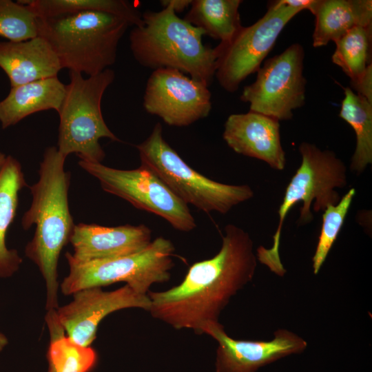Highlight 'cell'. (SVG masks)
Segmentation results:
<instances>
[{
	"label": "cell",
	"instance_id": "obj_1",
	"mask_svg": "<svg viewBox=\"0 0 372 372\" xmlns=\"http://www.w3.org/2000/svg\"><path fill=\"white\" fill-rule=\"evenodd\" d=\"M256 267L251 238L229 224L214 257L194 263L178 285L147 293L148 311L176 329H192L201 335L203 327L219 321L231 298L252 280Z\"/></svg>",
	"mask_w": 372,
	"mask_h": 372
},
{
	"label": "cell",
	"instance_id": "obj_2",
	"mask_svg": "<svg viewBox=\"0 0 372 372\" xmlns=\"http://www.w3.org/2000/svg\"><path fill=\"white\" fill-rule=\"evenodd\" d=\"M65 158L56 147L46 148L40 163L39 180L30 187L31 205L21 220L25 230L35 225L25 254L37 265L44 278L48 311L59 308V258L75 226L69 209L70 174L64 169Z\"/></svg>",
	"mask_w": 372,
	"mask_h": 372
},
{
	"label": "cell",
	"instance_id": "obj_3",
	"mask_svg": "<svg viewBox=\"0 0 372 372\" xmlns=\"http://www.w3.org/2000/svg\"><path fill=\"white\" fill-rule=\"evenodd\" d=\"M163 7L159 12H143V25L131 30L130 45L134 59L154 70H177L209 86L216 70V48L203 43V30L178 17L170 6Z\"/></svg>",
	"mask_w": 372,
	"mask_h": 372
},
{
	"label": "cell",
	"instance_id": "obj_4",
	"mask_svg": "<svg viewBox=\"0 0 372 372\" xmlns=\"http://www.w3.org/2000/svg\"><path fill=\"white\" fill-rule=\"evenodd\" d=\"M130 25L112 14L82 11L40 18L39 36L49 43L62 69L91 76L114 64L118 43Z\"/></svg>",
	"mask_w": 372,
	"mask_h": 372
},
{
	"label": "cell",
	"instance_id": "obj_5",
	"mask_svg": "<svg viewBox=\"0 0 372 372\" xmlns=\"http://www.w3.org/2000/svg\"><path fill=\"white\" fill-rule=\"evenodd\" d=\"M302 161L291 178L278 209L279 222L273 236L270 249H257V259L278 274L285 272L279 255L280 239L285 217L299 202L300 208L298 225L311 223L313 218L311 206L316 212L324 211L341 199L336 189L344 188L347 183V167L344 162L330 150H322L307 142L299 146Z\"/></svg>",
	"mask_w": 372,
	"mask_h": 372
},
{
	"label": "cell",
	"instance_id": "obj_6",
	"mask_svg": "<svg viewBox=\"0 0 372 372\" xmlns=\"http://www.w3.org/2000/svg\"><path fill=\"white\" fill-rule=\"evenodd\" d=\"M136 148L141 166L159 178L187 205L191 204L206 213L225 214L234 206L254 197V191L247 185L221 183L189 167L163 138L159 123Z\"/></svg>",
	"mask_w": 372,
	"mask_h": 372
},
{
	"label": "cell",
	"instance_id": "obj_7",
	"mask_svg": "<svg viewBox=\"0 0 372 372\" xmlns=\"http://www.w3.org/2000/svg\"><path fill=\"white\" fill-rule=\"evenodd\" d=\"M114 78V72L110 68L87 79L70 71V83L58 112L56 147L65 158L76 154L82 161L101 163L105 152L100 138L120 141L106 125L101 112L103 94Z\"/></svg>",
	"mask_w": 372,
	"mask_h": 372
},
{
	"label": "cell",
	"instance_id": "obj_8",
	"mask_svg": "<svg viewBox=\"0 0 372 372\" xmlns=\"http://www.w3.org/2000/svg\"><path fill=\"white\" fill-rule=\"evenodd\" d=\"M174 250L170 240L158 237L133 254L82 263L68 261L70 270L61 284V292L70 295L86 288L124 282L136 292L147 295L152 285L170 279Z\"/></svg>",
	"mask_w": 372,
	"mask_h": 372
},
{
	"label": "cell",
	"instance_id": "obj_9",
	"mask_svg": "<svg viewBox=\"0 0 372 372\" xmlns=\"http://www.w3.org/2000/svg\"><path fill=\"white\" fill-rule=\"evenodd\" d=\"M300 10L280 0L269 4L267 12L254 24L242 26L227 43H220L215 76L220 86L236 92L250 74L258 72L288 22Z\"/></svg>",
	"mask_w": 372,
	"mask_h": 372
},
{
	"label": "cell",
	"instance_id": "obj_10",
	"mask_svg": "<svg viewBox=\"0 0 372 372\" xmlns=\"http://www.w3.org/2000/svg\"><path fill=\"white\" fill-rule=\"evenodd\" d=\"M79 165L99 180L104 191L163 218L174 229L187 232L196 227L188 205L147 168L123 170L82 160Z\"/></svg>",
	"mask_w": 372,
	"mask_h": 372
},
{
	"label": "cell",
	"instance_id": "obj_11",
	"mask_svg": "<svg viewBox=\"0 0 372 372\" xmlns=\"http://www.w3.org/2000/svg\"><path fill=\"white\" fill-rule=\"evenodd\" d=\"M304 56L302 46L293 43L266 60L255 82L245 86L240 95L242 101L249 103V111L278 121L291 119L293 111L305 102Z\"/></svg>",
	"mask_w": 372,
	"mask_h": 372
},
{
	"label": "cell",
	"instance_id": "obj_12",
	"mask_svg": "<svg viewBox=\"0 0 372 372\" xmlns=\"http://www.w3.org/2000/svg\"><path fill=\"white\" fill-rule=\"evenodd\" d=\"M143 107L169 125L188 126L209 115L211 93L203 82L175 69L159 68L147 80Z\"/></svg>",
	"mask_w": 372,
	"mask_h": 372
},
{
	"label": "cell",
	"instance_id": "obj_13",
	"mask_svg": "<svg viewBox=\"0 0 372 372\" xmlns=\"http://www.w3.org/2000/svg\"><path fill=\"white\" fill-rule=\"evenodd\" d=\"M73 300L56 309V317L69 338L83 347H90L96 338L101 321L121 309L138 308L147 311L150 299L130 286L105 291L90 287L73 293Z\"/></svg>",
	"mask_w": 372,
	"mask_h": 372
},
{
	"label": "cell",
	"instance_id": "obj_14",
	"mask_svg": "<svg viewBox=\"0 0 372 372\" xmlns=\"http://www.w3.org/2000/svg\"><path fill=\"white\" fill-rule=\"evenodd\" d=\"M202 333L218 343L216 372H256L283 358L301 353L307 347L305 340L285 329L274 331L273 338L267 341L234 339L219 321L207 323Z\"/></svg>",
	"mask_w": 372,
	"mask_h": 372
},
{
	"label": "cell",
	"instance_id": "obj_15",
	"mask_svg": "<svg viewBox=\"0 0 372 372\" xmlns=\"http://www.w3.org/2000/svg\"><path fill=\"white\" fill-rule=\"evenodd\" d=\"M152 241L150 229L143 224L105 227L79 223L70 238L73 254L67 252L65 258L82 263L124 256L141 251Z\"/></svg>",
	"mask_w": 372,
	"mask_h": 372
},
{
	"label": "cell",
	"instance_id": "obj_16",
	"mask_svg": "<svg viewBox=\"0 0 372 372\" xmlns=\"http://www.w3.org/2000/svg\"><path fill=\"white\" fill-rule=\"evenodd\" d=\"M223 136L235 152L262 161L273 169H285L286 156L278 120L251 111L233 114L225 123Z\"/></svg>",
	"mask_w": 372,
	"mask_h": 372
},
{
	"label": "cell",
	"instance_id": "obj_17",
	"mask_svg": "<svg viewBox=\"0 0 372 372\" xmlns=\"http://www.w3.org/2000/svg\"><path fill=\"white\" fill-rule=\"evenodd\" d=\"M0 68L11 87L57 76L62 69L52 47L40 36L19 42L0 41Z\"/></svg>",
	"mask_w": 372,
	"mask_h": 372
},
{
	"label": "cell",
	"instance_id": "obj_18",
	"mask_svg": "<svg viewBox=\"0 0 372 372\" xmlns=\"http://www.w3.org/2000/svg\"><path fill=\"white\" fill-rule=\"evenodd\" d=\"M66 91V85L53 76L12 87L0 101V123L2 129L15 125L25 117L44 110L59 112Z\"/></svg>",
	"mask_w": 372,
	"mask_h": 372
},
{
	"label": "cell",
	"instance_id": "obj_19",
	"mask_svg": "<svg viewBox=\"0 0 372 372\" xmlns=\"http://www.w3.org/2000/svg\"><path fill=\"white\" fill-rule=\"evenodd\" d=\"M312 14L316 17L313 45L322 47L355 27L372 25V1L318 0Z\"/></svg>",
	"mask_w": 372,
	"mask_h": 372
},
{
	"label": "cell",
	"instance_id": "obj_20",
	"mask_svg": "<svg viewBox=\"0 0 372 372\" xmlns=\"http://www.w3.org/2000/svg\"><path fill=\"white\" fill-rule=\"evenodd\" d=\"M25 186L20 163L7 156L0 172V278L13 276L22 263L18 251L7 247L6 235L16 215L19 193Z\"/></svg>",
	"mask_w": 372,
	"mask_h": 372
},
{
	"label": "cell",
	"instance_id": "obj_21",
	"mask_svg": "<svg viewBox=\"0 0 372 372\" xmlns=\"http://www.w3.org/2000/svg\"><path fill=\"white\" fill-rule=\"evenodd\" d=\"M240 0H192L184 19L220 43L229 42L242 27Z\"/></svg>",
	"mask_w": 372,
	"mask_h": 372
},
{
	"label": "cell",
	"instance_id": "obj_22",
	"mask_svg": "<svg viewBox=\"0 0 372 372\" xmlns=\"http://www.w3.org/2000/svg\"><path fill=\"white\" fill-rule=\"evenodd\" d=\"M339 116L355 133L356 147L350 169L360 174L372 163V103L350 87H345Z\"/></svg>",
	"mask_w": 372,
	"mask_h": 372
},
{
	"label": "cell",
	"instance_id": "obj_23",
	"mask_svg": "<svg viewBox=\"0 0 372 372\" xmlns=\"http://www.w3.org/2000/svg\"><path fill=\"white\" fill-rule=\"evenodd\" d=\"M40 18H49L82 11L112 14L127 20L130 25H143V14L125 0H23Z\"/></svg>",
	"mask_w": 372,
	"mask_h": 372
},
{
	"label": "cell",
	"instance_id": "obj_24",
	"mask_svg": "<svg viewBox=\"0 0 372 372\" xmlns=\"http://www.w3.org/2000/svg\"><path fill=\"white\" fill-rule=\"evenodd\" d=\"M45 320L50 333L47 353L48 372H90L96 362V351L65 336L54 316H49Z\"/></svg>",
	"mask_w": 372,
	"mask_h": 372
},
{
	"label": "cell",
	"instance_id": "obj_25",
	"mask_svg": "<svg viewBox=\"0 0 372 372\" xmlns=\"http://www.w3.org/2000/svg\"><path fill=\"white\" fill-rule=\"evenodd\" d=\"M332 61L351 79L358 83L371 64L372 25L355 27L335 42Z\"/></svg>",
	"mask_w": 372,
	"mask_h": 372
},
{
	"label": "cell",
	"instance_id": "obj_26",
	"mask_svg": "<svg viewBox=\"0 0 372 372\" xmlns=\"http://www.w3.org/2000/svg\"><path fill=\"white\" fill-rule=\"evenodd\" d=\"M40 17L28 6L0 0V37L19 42L39 36Z\"/></svg>",
	"mask_w": 372,
	"mask_h": 372
},
{
	"label": "cell",
	"instance_id": "obj_27",
	"mask_svg": "<svg viewBox=\"0 0 372 372\" xmlns=\"http://www.w3.org/2000/svg\"><path fill=\"white\" fill-rule=\"evenodd\" d=\"M355 192V189L351 187L336 205H329L323 211L320 234L312 258L315 275L320 271L342 229Z\"/></svg>",
	"mask_w": 372,
	"mask_h": 372
},
{
	"label": "cell",
	"instance_id": "obj_28",
	"mask_svg": "<svg viewBox=\"0 0 372 372\" xmlns=\"http://www.w3.org/2000/svg\"><path fill=\"white\" fill-rule=\"evenodd\" d=\"M351 87L358 94L364 97L372 103V65L369 68L361 79Z\"/></svg>",
	"mask_w": 372,
	"mask_h": 372
},
{
	"label": "cell",
	"instance_id": "obj_29",
	"mask_svg": "<svg viewBox=\"0 0 372 372\" xmlns=\"http://www.w3.org/2000/svg\"><path fill=\"white\" fill-rule=\"evenodd\" d=\"M280 1L286 6L300 11L307 9L312 13L318 0H280Z\"/></svg>",
	"mask_w": 372,
	"mask_h": 372
},
{
	"label": "cell",
	"instance_id": "obj_30",
	"mask_svg": "<svg viewBox=\"0 0 372 372\" xmlns=\"http://www.w3.org/2000/svg\"><path fill=\"white\" fill-rule=\"evenodd\" d=\"M161 2L163 6H170L176 13L183 12L191 5L192 0H165Z\"/></svg>",
	"mask_w": 372,
	"mask_h": 372
},
{
	"label": "cell",
	"instance_id": "obj_31",
	"mask_svg": "<svg viewBox=\"0 0 372 372\" xmlns=\"http://www.w3.org/2000/svg\"><path fill=\"white\" fill-rule=\"evenodd\" d=\"M8 343V340L5 335L0 332V352L6 347Z\"/></svg>",
	"mask_w": 372,
	"mask_h": 372
},
{
	"label": "cell",
	"instance_id": "obj_32",
	"mask_svg": "<svg viewBox=\"0 0 372 372\" xmlns=\"http://www.w3.org/2000/svg\"><path fill=\"white\" fill-rule=\"evenodd\" d=\"M6 154L3 152H1L0 151V172L4 165V163L6 161Z\"/></svg>",
	"mask_w": 372,
	"mask_h": 372
}]
</instances>
